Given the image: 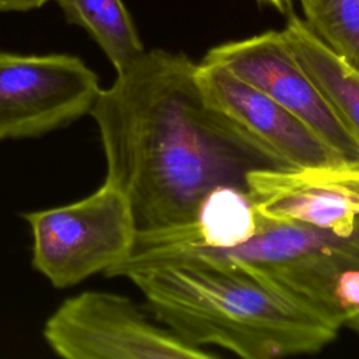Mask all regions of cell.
<instances>
[{
    "mask_svg": "<svg viewBox=\"0 0 359 359\" xmlns=\"http://www.w3.org/2000/svg\"><path fill=\"white\" fill-rule=\"evenodd\" d=\"M196 66L185 53L143 50L90 112L107 161L105 181L128 201L136 231L189 220L220 185H245L272 168L205 105Z\"/></svg>",
    "mask_w": 359,
    "mask_h": 359,
    "instance_id": "1",
    "label": "cell"
},
{
    "mask_svg": "<svg viewBox=\"0 0 359 359\" xmlns=\"http://www.w3.org/2000/svg\"><path fill=\"white\" fill-rule=\"evenodd\" d=\"M105 275L129 279L157 321L202 349L217 346L244 359L311 355L339 331L245 272L199 252L115 264Z\"/></svg>",
    "mask_w": 359,
    "mask_h": 359,
    "instance_id": "2",
    "label": "cell"
},
{
    "mask_svg": "<svg viewBox=\"0 0 359 359\" xmlns=\"http://www.w3.org/2000/svg\"><path fill=\"white\" fill-rule=\"evenodd\" d=\"M185 252L227 262L335 328L359 332V222L334 231L262 217L258 233L237 247Z\"/></svg>",
    "mask_w": 359,
    "mask_h": 359,
    "instance_id": "3",
    "label": "cell"
},
{
    "mask_svg": "<svg viewBox=\"0 0 359 359\" xmlns=\"http://www.w3.org/2000/svg\"><path fill=\"white\" fill-rule=\"evenodd\" d=\"M32 233V265L55 287L107 272L136 236L126 198L109 182L73 203L24 213Z\"/></svg>",
    "mask_w": 359,
    "mask_h": 359,
    "instance_id": "4",
    "label": "cell"
},
{
    "mask_svg": "<svg viewBox=\"0 0 359 359\" xmlns=\"http://www.w3.org/2000/svg\"><path fill=\"white\" fill-rule=\"evenodd\" d=\"M43 337L67 359H210L167 327L154 325L130 299L83 292L66 299L46 320Z\"/></svg>",
    "mask_w": 359,
    "mask_h": 359,
    "instance_id": "5",
    "label": "cell"
},
{
    "mask_svg": "<svg viewBox=\"0 0 359 359\" xmlns=\"http://www.w3.org/2000/svg\"><path fill=\"white\" fill-rule=\"evenodd\" d=\"M100 91L97 74L77 56L0 52V142L70 125L91 112Z\"/></svg>",
    "mask_w": 359,
    "mask_h": 359,
    "instance_id": "6",
    "label": "cell"
},
{
    "mask_svg": "<svg viewBox=\"0 0 359 359\" xmlns=\"http://www.w3.org/2000/svg\"><path fill=\"white\" fill-rule=\"evenodd\" d=\"M196 83L205 105L272 168L293 170L342 158L293 114L226 67L201 60Z\"/></svg>",
    "mask_w": 359,
    "mask_h": 359,
    "instance_id": "7",
    "label": "cell"
},
{
    "mask_svg": "<svg viewBox=\"0 0 359 359\" xmlns=\"http://www.w3.org/2000/svg\"><path fill=\"white\" fill-rule=\"evenodd\" d=\"M202 62L220 65L265 93L342 157H359V140L302 67L282 31L224 42L209 49Z\"/></svg>",
    "mask_w": 359,
    "mask_h": 359,
    "instance_id": "8",
    "label": "cell"
},
{
    "mask_svg": "<svg viewBox=\"0 0 359 359\" xmlns=\"http://www.w3.org/2000/svg\"><path fill=\"white\" fill-rule=\"evenodd\" d=\"M245 185L268 220L334 231H349L359 222V157L293 170L255 168Z\"/></svg>",
    "mask_w": 359,
    "mask_h": 359,
    "instance_id": "9",
    "label": "cell"
},
{
    "mask_svg": "<svg viewBox=\"0 0 359 359\" xmlns=\"http://www.w3.org/2000/svg\"><path fill=\"white\" fill-rule=\"evenodd\" d=\"M261 223L262 216L247 188L220 185L205 196L189 220L136 231L130 251L119 262L153 261L198 248H233L252 238Z\"/></svg>",
    "mask_w": 359,
    "mask_h": 359,
    "instance_id": "10",
    "label": "cell"
},
{
    "mask_svg": "<svg viewBox=\"0 0 359 359\" xmlns=\"http://www.w3.org/2000/svg\"><path fill=\"white\" fill-rule=\"evenodd\" d=\"M282 32L302 67L359 140V70L323 43L293 13L287 14Z\"/></svg>",
    "mask_w": 359,
    "mask_h": 359,
    "instance_id": "11",
    "label": "cell"
},
{
    "mask_svg": "<svg viewBox=\"0 0 359 359\" xmlns=\"http://www.w3.org/2000/svg\"><path fill=\"white\" fill-rule=\"evenodd\" d=\"M70 24L84 28L116 72L143 50L133 20L122 0H55Z\"/></svg>",
    "mask_w": 359,
    "mask_h": 359,
    "instance_id": "12",
    "label": "cell"
},
{
    "mask_svg": "<svg viewBox=\"0 0 359 359\" xmlns=\"http://www.w3.org/2000/svg\"><path fill=\"white\" fill-rule=\"evenodd\" d=\"M300 4L310 31L359 70V0H300Z\"/></svg>",
    "mask_w": 359,
    "mask_h": 359,
    "instance_id": "13",
    "label": "cell"
},
{
    "mask_svg": "<svg viewBox=\"0 0 359 359\" xmlns=\"http://www.w3.org/2000/svg\"><path fill=\"white\" fill-rule=\"evenodd\" d=\"M49 0H0V11H27L38 8Z\"/></svg>",
    "mask_w": 359,
    "mask_h": 359,
    "instance_id": "14",
    "label": "cell"
},
{
    "mask_svg": "<svg viewBox=\"0 0 359 359\" xmlns=\"http://www.w3.org/2000/svg\"><path fill=\"white\" fill-rule=\"evenodd\" d=\"M258 1L268 3L272 7H275L276 10H279L280 13H285V14H290L292 13L293 0H258Z\"/></svg>",
    "mask_w": 359,
    "mask_h": 359,
    "instance_id": "15",
    "label": "cell"
}]
</instances>
